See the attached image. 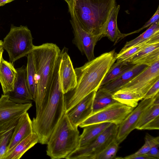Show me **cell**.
Instances as JSON below:
<instances>
[{"instance_id": "6", "label": "cell", "mask_w": 159, "mask_h": 159, "mask_svg": "<svg viewBox=\"0 0 159 159\" xmlns=\"http://www.w3.org/2000/svg\"><path fill=\"white\" fill-rule=\"evenodd\" d=\"M30 30L27 27L11 25L8 33L4 38L3 47L8 53L12 63L30 52L34 45Z\"/></svg>"}, {"instance_id": "12", "label": "cell", "mask_w": 159, "mask_h": 159, "mask_svg": "<svg viewBox=\"0 0 159 159\" xmlns=\"http://www.w3.org/2000/svg\"><path fill=\"white\" fill-rule=\"evenodd\" d=\"M16 69L17 75L13 90L6 94L8 95L10 100L16 103H32L34 100L27 85L26 67L23 66Z\"/></svg>"}, {"instance_id": "7", "label": "cell", "mask_w": 159, "mask_h": 159, "mask_svg": "<svg viewBox=\"0 0 159 159\" xmlns=\"http://www.w3.org/2000/svg\"><path fill=\"white\" fill-rule=\"evenodd\" d=\"M119 125L111 123L96 139L89 143L79 147L70 154L66 159H95L116 137Z\"/></svg>"}, {"instance_id": "8", "label": "cell", "mask_w": 159, "mask_h": 159, "mask_svg": "<svg viewBox=\"0 0 159 159\" xmlns=\"http://www.w3.org/2000/svg\"><path fill=\"white\" fill-rule=\"evenodd\" d=\"M134 109L117 102L91 115L79 126L83 128L90 125L103 122L119 125Z\"/></svg>"}, {"instance_id": "26", "label": "cell", "mask_w": 159, "mask_h": 159, "mask_svg": "<svg viewBox=\"0 0 159 159\" xmlns=\"http://www.w3.org/2000/svg\"><path fill=\"white\" fill-rule=\"evenodd\" d=\"M134 65L125 61H117L111 66L100 84V87L120 76Z\"/></svg>"}, {"instance_id": "18", "label": "cell", "mask_w": 159, "mask_h": 159, "mask_svg": "<svg viewBox=\"0 0 159 159\" xmlns=\"http://www.w3.org/2000/svg\"><path fill=\"white\" fill-rule=\"evenodd\" d=\"M120 6H116L112 9L108 19L101 34L103 37H106L115 45L125 37L129 33H122L118 29L117 19L120 9Z\"/></svg>"}, {"instance_id": "20", "label": "cell", "mask_w": 159, "mask_h": 159, "mask_svg": "<svg viewBox=\"0 0 159 159\" xmlns=\"http://www.w3.org/2000/svg\"><path fill=\"white\" fill-rule=\"evenodd\" d=\"M17 71L12 63L2 57L0 61V83L3 94L12 91L14 89Z\"/></svg>"}, {"instance_id": "24", "label": "cell", "mask_w": 159, "mask_h": 159, "mask_svg": "<svg viewBox=\"0 0 159 159\" xmlns=\"http://www.w3.org/2000/svg\"><path fill=\"white\" fill-rule=\"evenodd\" d=\"M158 36H159V20L150 26L139 36L126 42L120 52L124 51L132 46Z\"/></svg>"}, {"instance_id": "1", "label": "cell", "mask_w": 159, "mask_h": 159, "mask_svg": "<svg viewBox=\"0 0 159 159\" xmlns=\"http://www.w3.org/2000/svg\"><path fill=\"white\" fill-rule=\"evenodd\" d=\"M117 54L113 49L75 69L76 85L74 89L64 94L66 112L89 94L93 91L97 92L107 73L116 60Z\"/></svg>"}, {"instance_id": "28", "label": "cell", "mask_w": 159, "mask_h": 159, "mask_svg": "<svg viewBox=\"0 0 159 159\" xmlns=\"http://www.w3.org/2000/svg\"><path fill=\"white\" fill-rule=\"evenodd\" d=\"M159 116V94L153 103L144 112L138 122L135 129L143 130L149 122Z\"/></svg>"}, {"instance_id": "34", "label": "cell", "mask_w": 159, "mask_h": 159, "mask_svg": "<svg viewBox=\"0 0 159 159\" xmlns=\"http://www.w3.org/2000/svg\"><path fill=\"white\" fill-rule=\"evenodd\" d=\"M159 91V80H158L145 93L143 99H147L152 98L155 96Z\"/></svg>"}, {"instance_id": "17", "label": "cell", "mask_w": 159, "mask_h": 159, "mask_svg": "<svg viewBox=\"0 0 159 159\" xmlns=\"http://www.w3.org/2000/svg\"><path fill=\"white\" fill-rule=\"evenodd\" d=\"M147 66L144 65H134L132 68L120 76L99 88L112 94L119 90Z\"/></svg>"}, {"instance_id": "22", "label": "cell", "mask_w": 159, "mask_h": 159, "mask_svg": "<svg viewBox=\"0 0 159 159\" xmlns=\"http://www.w3.org/2000/svg\"><path fill=\"white\" fill-rule=\"evenodd\" d=\"M111 123L103 122L90 125L83 127L84 130L80 136L78 147L89 143L96 139Z\"/></svg>"}, {"instance_id": "37", "label": "cell", "mask_w": 159, "mask_h": 159, "mask_svg": "<svg viewBox=\"0 0 159 159\" xmlns=\"http://www.w3.org/2000/svg\"><path fill=\"white\" fill-rule=\"evenodd\" d=\"M152 157L147 155L146 154L138 156L133 157L132 159H150Z\"/></svg>"}, {"instance_id": "5", "label": "cell", "mask_w": 159, "mask_h": 159, "mask_svg": "<svg viewBox=\"0 0 159 159\" xmlns=\"http://www.w3.org/2000/svg\"><path fill=\"white\" fill-rule=\"evenodd\" d=\"M80 136L65 111L47 144V155L52 159L66 158L78 148Z\"/></svg>"}, {"instance_id": "10", "label": "cell", "mask_w": 159, "mask_h": 159, "mask_svg": "<svg viewBox=\"0 0 159 159\" xmlns=\"http://www.w3.org/2000/svg\"><path fill=\"white\" fill-rule=\"evenodd\" d=\"M70 22L73 29L74 38L73 42L82 54L85 55L88 61L95 58L94 53L97 42L103 38L102 34L95 35L83 29L79 25L73 15L70 13Z\"/></svg>"}, {"instance_id": "30", "label": "cell", "mask_w": 159, "mask_h": 159, "mask_svg": "<svg viewBox=\"0 0 159 159\" xmlns=\"http://www.w3.org/2000/svg\"><path fill=\"white\" fill-rule=\"evenodd\" d=\"M158 41L159 36L134 45L124 51L120 52L117 53L116 60L128 62L146 46L151 43Z\"/></svg>"}, {"instance_id": "23", "label": "cell", "mask_w": 159, "mask_h": 159, "mask_svg": "<svg viewBox=\"0 0 159 159\" xmlns=\"http://www.w3.org/2000/svg\"><path fill=\"white\" fill-rule=\"evenodd\" d=\"M38 137L33 132L19 143L4 159H19L28 150L38 143Z\"/></svg>"}, {"instance_id": "19", "label": "cell", "mask_w": 159, "mask_h": 159, "mask_svg": "<svg viewBox=\"0 0 159 159\" xmlns=\"http://www.w3.org/2000/svg\"><path fill=\"white\" fill-rule=\"evenodd\" d=\"M158 60L159 41L146 46L128 62L134 65H144L149 66Z\"/></svg>"}, {"instance_id": "36", "label": "cell", "mask_w": 159, "mask_h": 159, "mask_svg": "<svg viewBox=\"0 0 159 159\" xmlns=\"http://www.w3.org/2000/svg\"><path fill=\"white\" fill-rule=\"evenodd\" d=\"M159 144L152 147L150 151L146 154L147 155L154 159H159Z\"/></svg>"}, {"instance_id": "39", "label": "cell", "mask_w": 159, "mask_h": 159, "mask_svg": "<svg viewBox=\"0 0 159 159\" xmlns=\"http://www.w3.org/2000/svg\"><path fill=\"white\" fill-rule=\"evenodd\" d=\"M67 3L69 8L71 6V0H64Z\"/></svg>"}, {"instance_id": "25", "label": "cell", "mask_w": 159, "mask_h": 159, "mask_svg": "<svg viewBox=\"0 0 159 159\" xmlns=\"http://www.w3.org/2000/svg\"><path fill=\"white\" fill-rule=\"evenodd\" d=\"M112 95L107 91L99 88L96 92L94 98L91 115L117 102L112 98Z\"/></svg>"}, {"instance_id": "15", "label": "cell", "mask_w": 159, "mask_h": 159, "mask_svg": "<svg viewBox=\"0 0 159 159\" xmlns=\"http://www.w3.org/2000/svg\"><path fill=\"white\" fill-rule=\"evenodd\" d=\"M32 106V103H16L9 99L7 94H2L0 98V124L21 116Z\"/></svg>"}, {"instance_id": "21", "label": "cell", "mask_w": 159, "mask_h": 159, "mask_svg": "<svg viewBox=\"0 0 159 159\" xmlns=\"http://www.w3.org/2000/svg\"><path fill=\"white\" fill-rule=\"evenodd\" d=\"M20 116L0 124V159H4L14 128Z\"/></svg>"}, {"instance_id": "31", "label": "cell", "mask_w": 159, "mask_h": 159, "mask_svg": "<svg viewBox=\"0 0 159 159\" xmlns=\"http://www.w3.org/2000/svg\"><path fill=\"white\" fill-rule=\"evenodd\" d=\"M145 143L143 146L137 151L134 154L125 157H121L120 159H132L133 157L141 155L147 154L153 146L159 144V137H154L148 133L145 135Z\"/></svg>"}, {"instance_id": "29", "label": "cell", "mask_w": 159, "mask_h": 159, "mask_svg": "<svg viewBox=\"0 0 159 159\" xmlns=\"http://www.w3.org/2000/svg\"><path fill=\"white\" fill-rule=\"evenodd\" d=\"M112 98L118 102L134 108L143 97L137 93L119 90L112 94Z\"/></svg>"}, {"instance_id": "14", "label": "cell", "mask_w": 159, "mask_h": 159, "mask_svg": "<svg viewBox=\"0 0 159 159\" xmlns=\"http://www.w3.org/2000/svg\"><path fill=\"white\" fill-rule=\"evenodd\" d=\"M96 92L93 91L89 94L66 112L73 125L78 127L91 115L93 100Z\"/></svg>"}, {"instance_id": "3", "label": "cell", "mask_w": 159, "mask_h": 159, "mask_svg": "<svg viewBox=\"0 0 159 159\" xmlns=\"http://www.w3.org/2000/svg\"><path fill=\"white\" fill-rule=\"evenodd\" d=\"M61 52L59 47L52 43L34 46L32 51L37 84L34 101L35 117L40 114L47 102L50 85Z\"/></svg>"}, {"instance_id": "38", "label": "cell", "mask_w": 159, "mask_h": 159, "mask_svg": "<svg viewBox=\"0 0 159 159\" xmlns=\"http://www.w3.org/2000/svg\"><path fill=\"white\" fill-rule=\"evenodd\" d=\"M15 0H0V7L3 6L7 3H10Z\"/></svg>"}, {"instance_id": "33", "label": "cell", "mask_w": 159, "mask_h": 159, "mask_svg": "<svg viewBox=\"0 0 159 159\" xmlns=\"http://www.w3.org/2000/svg\"><path fill=\"white\" fill-rule=\"evenodd\" d=\"M159 6H158L157 9L153 16L141 28L133 32L129 33V35L138 33L143 29L150 26L155 22L159 20Z\"/></svg>"}, {"instance_id": "32", "label": "cell", "mask_w": 159, "mask_h": 159, "mask_svg": "<svg viewBox=\"0 0 159 159\" xmlns=\"http://www.w3.org/2000/svg\"><path fill=\"white\" fill-rule=\"evenodd\" d=\"M119 145L116 139H114L96 156L95 159H116Z\"/></svg>"}, {"instance_id": "35", "label": "cell", "mask_w": 159, "mask_h": 159, "mask_svg": "<svg viewBox=\"0 0 159 159\" xmlns=\"http://www.w3.org/2000/svg\"><path fill=\"white\" fill-rule=\"evenodd\" d=\"M159 116L148 123L143 128V129H159Z\"/></svg>"}, {"instance_id": "4", "label": "cell", "mask_w": 159, "mask_h": 159, "mask_svg": "<svg viewBox=\"0 0 159 159\" xmlns=\"http://www.w3.org/2000/svg\"><path fill=\"white\" fill-rule=\"evenodd\" d=\"M116 0H71L69 11L80 26L95 35L101 34Z\"/></svg>"}, {"instance_id": "13", "label": "cell", "mask_w": 159, "mask_h": 159, "mask_svg": "<svg viewBox=\"0 0 159 159\" xmlns=\"http://www.w3.org/2000/svg\"><path fill=\"white\" fill-rule=\"evenodd\" d=\"M68 50V49L64 47L60 53V77L64 94L74 89L77 84L76 74Z\"/></svg>"}, {"instance_id": "16", "label": "cell", "mask_w": 159, "mask_h": 159, "mask_svg": "<svg viewBox=\"0 0 159 159\" xmlns=\"http://www.w3.org/2000/svg\"><path fill=\"white\" fill-rule=\"evenodd\" d=\"M33 132L32 120L28 113L26 112L22 115L18 120L12 134L4 157L10 152L19 143Z\"/></svg>"}, {"instance_id": "40", "label": "cell", "mask_w": 159, "mask_h": 159, "mask_svg": "<svg viewBox=\"0 0 159 159\" xmlns=\"http://www.w3.org/2000/svg\"><path fill=\"white\" fill-rule=\"evenodd\" d=\"M3 52H1L0 53V61H1V59L2 57V54Z\"/></svg>"}, {"instance_id": "9", "label": "cell", "mask_w": 159, "mask_h": 159, "mask_svg": "<svg viewBox=\"0 0 159 159\" xmlns=\"http://www.w3.org/2000/svg\"><path fill=\"white\" fill-rule=\"evenodd\" d=\"M158 80L159 60L147 66L119 90L137 93L143 97L149 89Z\"/></svg>"}, {"instance_id": "11", "label": "cell", "mask_w": 159, "mask_h": 159, "mask_svg": "<svg viewBox=\"0 0 159 159\" xmlns=\"http://www.w3.org/2000/svg\"><path fill=\"white\" fill-rule=\"evenodd\" d=\"M157 93L154 97L142 99L136 108L127 116L119 125L116 140L119 144L134 129L144 112L154 102Z\"/></svg>"}, {"instance_id": "2", "label": "cell", "mask_w": 159, "mask_h": 159, "mask_svg": "<svg viewBox=\"0 0 159 159\" xmlns=\"http://www.w3.org/2000/svg\"><path fill=\"white\" fill-rule=\"evenodd\" d=\"M61 58L57 64L50 85L47 102L40 114L32 120L33 132L38 143L47 144L52 133L65 111L64 94L60 77Z\"/></svg>"}, {"instance_id": "27", "label": "cell", "mask_w": 159, "mask_h": 159, "mask_svg": "<svg viewBox=\"0 0 159 159\" xmlns=\"http://www.w3.org/2000/svg\"><path fill=\"white\" fill-rule=\"evenodd\" d=\"M26 80L29 92L34 101L36 95L37 84L34 61L32 51L27 56Z\"/></svg>"}]
</instances>
